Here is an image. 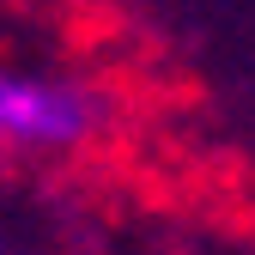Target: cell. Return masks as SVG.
I'll list each match as a JSON object with an SVG mask.
<instances>
[{
    "mask_svg": "<svg viewBox=\"0 0 255 255\" xmlns=\"http://www.w3.org/2000/svg\"><path fill=\"white\" fill-rule=\"evenodd\" d=\"M104 98L73 79H37L0 67V146L24 152H73L98 134Z\"/></svg>",
    "mask_w": 255,
    "mask_h": 255,
    "instance_id": "6da1fadb",
    "label": "cell"
}]
</instances>
